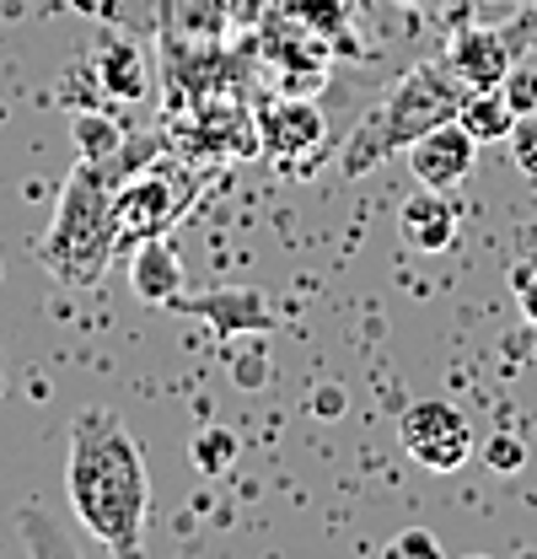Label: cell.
<instances>
[{"label":"cell","instance_id":"6da1fadb","mask_svg":"<svg viewBox=\"0 0 537 559\" xmlns=\"http://www.w3.org/2000/svg\"><path fill=\"white\" fill-rule=\"evenodd\" d=\"M65 495L75 522L108 555H140L145 516H151V479H145V457L134 447L130 425L114 409L75 415L65 457Z\"/></svg>","mask_w":537,"mask_h":559},{"label":"cell","instance_id":"7a4b0ae2","mask_svg":"<svg viewBox=\"0 0 537 559\" xmlns=\"http://www.w3.org/2000/svg\"><path fill=\"white\" fill-rule=\"evenodd\" d=\"M463 97H468V86L452 75V66H414L408 75H398L387 86V97L360 119V130L344 140V156H338L344 178L371 173V162H387L393 151H408L425 130L457 119Z\"/></svg>","mask_w":537,"mask_h":559},{"label":"cell","instance_id":"3957f363","mask_svg":"<svg viewBox=\"0 0 537 559\" xmlns=\"http://www.w3.org/2000/svg\"><path fill=\"white\" fill-rule=\"evenodd\" d=\"M119 253V231H114V194L97 178V162H81L60 189V210L49 221L44 237V270L60 285H97L108 259Z\"/></svg>","mask_w":537,"mask_h":559},{"label":"cell","instance_id":"277c9868","mask_svg":"<svg viewBox=\"0 0 537 559\" xmlns=\"http://www.w3.org/2000/svg\"><path fill=\"white\" fill-rule=\"evenodd\" d=\"M398 447L403 457L419 463L425 474H457V468H468V457L478 452L473 419L457 404H446V399L408 404L398 419Z\"/></svg>","mask_w":537,"mask_h":559},{"label":"cell","instance_id":"5b68a950","mask_svg":"<svg viewBox=\"0 0 537 559\" xmlns=\"http://www.w3.org/2000/svg\"><path fill=\"white\" fill-rule=\"evenodd\" d=\"M183 200H189V189L172 183V178H162V173H145V178H134L130 189H119L114 194L119 248H140L151 237H167L172 221H178V210H183Z\"/></svg>","mask_w":537,"mask_h":559},{"label":"cell","instance_id":"8992f818","mask_svg":"<svg viewBox=\"0 0 537 559\" xmlns=\"http://www.w3.org/2000/svg\"><path fill=\"white\" fill-rule=\"evenodd\" d=\"M473 162H478V140L463 130V119H446V124L425 130V135L408 145V173H414V183L441 189V194H452V189L468 183Z\"/></svg>","mask_w":537,"mask_h":559},{"label":"cell","instance_id":"52a82bcc","mask_svg":"<svg viewBox=\"0 0 537 559\" xmlns=\"http://www.w3.org/2000/svg\"><path fill=\"white\" fill-rule=\"evenodd\" d=\"M398 237L408 253H446L457 242V205L441 189H414L398 210Z\"/></svg>","mask_w":537,"mask_h":559},{"label":"cell","instance_id":"ba28073f","mask_svg":"<svg viewBox=\"0 0 537 559\" xmlns=\"http://www.w3.org/2000/svg\"><path fill=\"white\" fill-rule=\"evenodd\" d=\"M446 66H452V75H457L468 92H484V86H500L516 60H511L505 33H494V27H463V33L452 38V49H446Z\"/></svg>","mask_w":537,"mask_h":559},{"label":"cell","instance_id":"9c48e42d","mask_svg":"<svg viewBox=\"0 0 537 559\" xmlns=\"http://www.w3.org/2000/svg\"><path fill=\"white\" fill-rule=\"evenodd\" d=\"M323 114L312 103H268L259 114V145L279 162H301L307 151L323 145Z\"/></svg>","mask_w":537,"mask_h":559},{"label":"cell","instance_id":"30bf717a","mask_svg":"<svg viewBox=\"0 0 537 559\" xmlns=\"http://www.w3.org/2000/svg\"><path fill=\"white\" fill-rule=\"evenodd\" d=\"M130 285L140 301H151V307H162V301H172L178 290H183V259L172 253V242L167 237H151V242H140L130 248Z\"/></svg>","mask_w":537,"mask_h":559},{"label":"cell","instance_id":"8fae6325","mask_svg":"<svg viewBox=\"0 0 537 559\" xmlns=\"http://www.w3.org/2000/svg\"><path fill=\"white\" fill-rule=\"evenodd\" d=\"M457 119H463V130H468L478 145H489V140H511L516 108L505 103V92H500V86H484V92H468V97H463Z\"/></svg>","mask_w":537,"mask_h":559},{"label":"cell","instance_id":"7c38bea8","mask_svg":"<svg viewBox=\"0 0 537 559\" xmlns=\"http://www.w3.org/2000/svg\"><path fill=\"white\" fill-rule=\"evenodd\" d=\"M97 70H103V86L114 92V97H145V60H140V49H134L130 38H114V44H103V55H97Z\"/></svg>","mask_w":537,"mask_h":559},{"label":"cell","instance_id":"4fadbf2b","mask_svg":"<svg viewBox=\"0 0 537 559\" xmlns=\"http://www.w3.org/2000/svg\"><path fill=\"white\" fill-rule=\"evenodd\" d=\"M231 457H237V436L231 430H204L200 441H194V463H200L204 474H226Z\"/></svg>","mask_w":537,"mask_h":559},{"label":"cell","instance_id":"5bb4252c","mask_svg":"<svg viewBox=\"0 0 537 559\" xmlns=\"http://www.w3.org/2000/svg\"><path fill=\"white\" fill-rule=\"evenodd\" d=\"M511 156H516V167L537 178V108L533 114H516V124H511Z\"/></svg>","mask_w":537,"mask_h":559},{"label":"cell","instance_id":"9a60e30c","mask_svg":"<svg viewBox=\"0 0 537 559\" xmlns=\"http://www.w3.org/2000/svg\"><path fill=\"white\" fill-rule=\"evenodd\" d=\"M484 463H489L494 474H522L527 447H522L516 436H505V430H500V436H489V441H484Z\"/></svg>","mask_w":537,"mask_h":559},{"label":"cell","instance_id":"2e32d148","mask_svg":"<svg viewBox=\"0 0 537 559\" xmlns=\"http://www.w3.org/2000/svg\"><path fill=\"white\" fill-rule=\"evenodd\" d=\"M500 92H505V103H511L516 114H533L537 108V70L533 66H511V75L500 81Z\"/></svg>","mask_w":537,"mask_h":559},{"label":"cell","instance_id":"e0dca14e","mask_svg":"<svg viewBox=\"0 0 537 559\" xmlns=\"http://www.w3.org/2000/svg\"><path fill=\"white\" fill-rule=\"evenodd\" d=\"M403 555L441 559V538H435V533H425V527H408V533H398V538L387 544V559H403Z\"/></svg>","mask_w":537,"mask_h":559},{"label":"cell","instance_id":"ac0fdd59","mask_svg":"<svg viewBox=\"0 0 537 559\" xmlns=\"http://www.w3.org/2000/svg\"><path fill=\"white\" fill-rule=\"evenodd\" d=\"M81 140H86V162H97L103 145H119V135H108V124H97V119H81Z\"/></svg>","mask_w":537,"mask_h":559},{"label":"cell","instance_id":"d6986e66","mask_svg":"<svg viewBox=\"0 0 537 559\" xmlns=\"http://www.w3.org/2000/svg\"><path fill=\"white\" fill-rule=\"evenodd\" d=\"M516 290H522V312L537 323V270H527V275H516Z\"/></svg>","mask_w":537,"mask_h":559}]
</instances>
